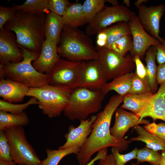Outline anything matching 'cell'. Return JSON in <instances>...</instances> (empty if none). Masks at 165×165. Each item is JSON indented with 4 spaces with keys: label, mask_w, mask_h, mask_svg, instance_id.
<instances>
[{
    "label": "cell",
    "mask_w": 165,
    "mask_h": 165,
    "mask_svg": "<svg viewBox=\"0 0 165 165\" xmlns=\"http://www.w3.org/2000/svg\"><path fill=\"white\" fill-rule=\"evenodd\" d=\"M124 95H116L110 99L103 110L97 115L92 126V131L86 142L76 154L79 165H85L91 160L96 152L107 148H118L121 152L126 150L131 142L127 137L119 139L111 134L110 126L112 116L119 105L123 102Z\"/></svg>",
    "instance_id": "cell-1"
},
{
    "label": "cell",
    "mask_w": 165,
    "mask_h": 165,
    "mask_svg": "<svg viewBox=\"0 0 165 165\" xmlns=\"http://www.w3.org/2000/svg\"><path fill=\"white\" fill-rule=\"evenodd\" d=\"M45 13H33L16 11L13 18L4 28L15 34L21 47L39 55L46 39Z\"/></svg>",
    "instance_id": "cell-2"
},
{
    "label": "cell",
    "mask_w": 165,
    "mask_h": 165,
    "mask_svg": "<svg viewBox=\"0 0 165 165\" xmlns=\"http://www.w3.org/2000/svg\"><path fill=\"white\" fill-rule=\"evenodd\" d=\"M59 43L58 53L68 61H88L98 58V53L90 36L77 28L64 25Z\"/></svg>",
    "instance_id": "cell-3"
},
{
    "label": "cell",
    "mask_w": 165,
    "mask_h": 165,
    "mask_svg": "<svg viewBox=\"0 0 165 165\" xmlns=\"http://www.w3.org/2000/svg\"><path fill=\"white\" fill-rule=\"evenodd\" d=\"M19 46L23 51V60L18 63L0 65V79L6 78L29 87H38L49 84V75L39 73L32 64V62L36 60L39 55Z\"/></svg>",
    "instance_id": "cell-4"
},
{
    "label": "cell",
    "mask_w": 165,
    "mask_h": 165,
    "mask_svg": "<svg viewBox=\"0 0 165 165\" xmlns=\"http://www.w3.org/2000/svg\"><path fill=\"white\" fill-rule=\"evenodd\" d=\"M105 95L102 90L82 87L74 89L64 112V115L71 120L86 119L90 115L99 111Z\"/></svg>",
    "instance_id": "cell-5"
},
{
    "label": "cell",
    "mask_w": 165,
    "mask_h": 165,
    "mask_svg": "<svg viewBox=\"0 0 165 165\" xmlns=\"http://www.w3.org/2000/svg\"><path fill=\"white\" fill-rule=\"evenodd\" d=\"M72 90L47 84L29 87L26 96L35 98L39 108L50 118L59 116L68 104Z\"/></svg>",
    "instance_id": "cell-6"
},
{
    "label": "cell",
    "mask_w": 165,
    "mask_h": 165,
    "mask_svg": "<svg viewBox=\"0 0 165 165\" xmlns=\"http://www.w3.org/2000/svg\"><path fill=\"white\" fill-rule=\"evenodd\" d=\"M10 148L12 161L19 165H41L35 151L28 142L22 127L6 128L3 130Z\"/></svg>",
    "instance_id": "cell-7"
},
{
    "label": "cell",
    "mask_w": 165,
    "mask_h": 165,
    "mask_svg": "<svg viewBox=\"0 0 165 165\" xmlns=\"http://www.w3.org/2000/svg\"><path fill=\"white\" fill-rule=\"evenodd\" d=\"M95 48L99 55L98 60L107 80L132 72L135 68L134 57L130 54L123 56L105 47L96 46Z\"/></svg>",
    "instance_id": "cell-8"
},
{
    "label": "cell",
    "mask_w": 165,
    "mask_h": 165,
    "mask_svg": "<svg viewBox=\"0 0 165 165\" xmlns=\"http://www.w3.org/2000/svg\"><path fill=\"white\" fill-rule=\"evenodd\" d=\"M86 61H72L60 58L48 74L49 84L72 90L79 87Z\"/></svg>",
    "instance_id": "cell-9"
},
{
    "label": "cell",
    "mask_w": 165,
    "mask_h": 165,
    "mask_svg": "<svg viewBox=\"0 0 165 165\" xmlns=\"http://www.w3.org/2000/svg\"><path fill=\"white\" fill-rule=\"evenodd\" d=\"M135 15L134 12L123 5L112 6H105L93 20L87 24L86 33L89 36L97 34L114 23H128Z\"/></svg>",
    "instance_id": "cell-10"
},
{
    "label": "cell",
    "mask_w": 165,
    "mask_h": 165,
    "mask_svg": "<svg viewBox=\"0 0 165 165\" xmlns=\"http://www.w3.org/2000/svg\"><path fill=\"white\" fill-rule=\"evenodd\" d=\"M133 41V48L130 54L137 56L142 59L148 49L160 44V42L147 33L141 25L138 16L135 15L128 22Z\"/></svg>",
    "instance_id": "cell-11"
},
{
    "label": "cell",
    "mask_w": 165,
    "mask_h": 165,
    "mask_svg": "<svg viewBox=\"0 0 165 165\" xmlns=\"http://www.w3.org/2000/svg\"><path fill=\"white\" fill-rule=\"evenodd\" d=\"M14 33L4 28L0 29V65L18 63L24 59L23 51Z\"/></svg>",
    "instance_id": "cell-12"
},
{
    "label": "cell",
    "mask_w": 165,
    "mask_h": 165,
    "mask_svg": "<svg viewBox=\"0 0 165 165\" xmlns=\"http://www.w3.org/2000/svg\"><path fill=\"white\" fill-rule=\"evenodd\" d=\"M140 23L145 30L159 41L160 22L165 11V6L162 4L149 7L142 5L138 7Z\"/></svg>",
    "instance_id": "cell-13"
},
{
    "label": "cell",
    "mask_w": 165,
    "mask_h": 165,
    "mask_svg": "<svg viewBox=\"0 0 165 165\" xmlns=\"http://www.w3.org/2000/svg\"><path fill=\"white\" fill-rule=\"evenodd\" d=\"M98 59L86 62L81 73L79 87L102 90L107 83Z\"/></svg>",
    "instance_id": "cell-14"
},
{
    "label": "cell",
    "mask_w": 165,
    "mask_h": 165,
    "mask_svg": "<svg viewBox=\"0 0 165 165\" xmlns=\"http://www.w3.org/2000/svg\"><path fill=\"white\" fill-rule=\"evenodd\" d=\"M97 118L96 115H92L86 119L80 120L79 126L75 127L71 125L68 132L64 136L66 141L58 149H65L76 145L81 147L86 142L92 131V126Z\"/></svg>",
    "instance_id": "cell-15"
},
{
    "label": "cell",
    "mask_w": 165,
    "mask_h": 165,
    "mask_svg": "<svg viewBox=\"0 0 165 165\" xmlns=\"http://www.w3.org/2000/svg\"><path fill=\"white\" fill-rule=\"evenodd\" d=\"M149 123V120L141 119L133 112H127L121 108H117L115 111L114 123L110 129V133L115 138L122 139L130 128L139 124L146 125Z\"/></svg>",
    "instance_id": "cell-16"
},
{
    "label": "cell",
    "mask_w": 165,
    "mask_h": 165,
    "mask_svg": "<svg viewBox=\"0 0 165 165\" xmlns=\"http://www.w3.org/2000/svg\"><path fill=\"white\" fill-rule=\"evenodd\" d=\"M136 115L141 119L149 117L154 121H165V83L160 85L158 91L153 94L141 110Z\"/></svg>",
    "instance_id": "cell-17"
},
{
    "label": "cell",
    "mask_w": 165,
    "mask_h": 165,
    "mask_svg": "<svg viewBox=\"0 0 165 165\" xmlns=\"http://www.w3.org/2000/svg\"><path fill=\"white\" fill-rule=\"evenodd\" d=\"M60 58L57 44L46 38L39 56L32 64L39 73L48 75Z\"/></svg>",
    "instance_id": "cell-18"
},
{
    "label": "cell",
    "mask_w": 165,
    "mask_h": 165,
    "mask_svg": "<svg viewBox=\"0 0 165 165\" xmlns=\"http://www.w3.org/2000/svg\"><path fill=\"white\" fill-rule=\"evenodd\" d=\"M29 87L26 85L5 78L0 79V96L4 100L16 103L23 101Z\"/></svg>",
    "instance_id": "cell-19"
},
{
    "label": "cell",
    "mask_w": 165,
    "mask_h": 165,
    "mask_svg": "<svg viewBox=\"0 0 165 165\" xmlns=\"http://www.w3.org/2000/svg\"><path fill=\"white\" fill-rule=\"evenodd\" d=\"M64 26L62 16L50 11L47 12L44 28L46 38L57 45L60 42V35Z\"/></svg>",
    "instance_id": "cell-20"
},
{
    "label": "cell",
    "mask_w": 165,
    "mask_h": 165,
    "mask_svg": "<svg viewBox=\"0 0 165 165\" xmlns=\"http://www.w3.org/2000/svg\"><path fill=\"white\" fill-rule=\"evenodd\" d=\"M134 73L133 72L127 73L113 79L106 84L102 90V91L105 95L112 90L115 91L120 95L128 93L131 87Z\"/></svg>",
    "instance_id": "cell-21"
},
{
    "label": "cell",
    "mask_w": 165,
    "mask_h": 165,
    "mask_svg": "<svg viewBox=\"0 0 165 165\" xmlns=\"http://www.w3.org/2000/svg\"><path fill=\"white\" fill-rule=\"evenodd\" d=\"M134 129L138 136L131 138L130 140L131 142L141 141L146 143L147 148L157 151H165V142L156 135L148 132L142 126L137 125Z\"/></svg>",
    "instance_id": "cell-22"
},
{
    "label": "cell",
    "mask_w": 165,
    "mask_h": 165,
    "mask_svg": "<svg viewBox=\"0 0 165 165\" xmlns=\"http://www.w3.org/2000/svg\"><path fill=\"white\" fill-rule=\"evenodd\" d=\"M62 17L64 25L78 28L87 24L82 4L79 2L71 4Z\"/></svg>",
    "instance_id": "cell-23"
},
{
    "label": "cell",
    "mask_w": 165,
    "mask_h": 165,
    "mask_svg": "<svg viewBox=\"0 0 165 165\" xmlns=\"http://www.w3.org/2000/svg\"><path fill=\"white\" fill-rule=\"evenodd\" d=\"M157 49L156 46L150 47L145 53V60L146 63V78L149 83L151 92L155 94L157 90L156 79L157 67L156 61Z\"/></svg>",
    "instance_id": "cell-24"
},
{
    "label": "cell",
    "mask_w": 165,
    "mask_h": 165,
    "mask_svg": "<svg viewBox=\"0 0 165 165\" xmlns=\"http://www.w3.org/2000/svg\"><path fill=\"white\" fill-rule=\"evenodd\" d=\"M153 94L151 92L139 94H127L125 95L121 108L130 110L136 115L141 110Z\"/></svg>",
    "instance_id": "cell-25"
},
{
    "label": "cell",
    "mask_w": 165,
    "mask_h": 165,
    "mask_svg": "<svg viewBox=\"0 0 165 165\" xmlns=\"http://www.w3.org/2000/svg\"><path fill=\"white\" fill-rule=\"evenodd\" d=\"M29 122L28 117L24 112L15 114L0 110V130L12 127H22Z\"/></svg>",
    "instance_id": "cell-26"
},
{
    "label": "cell",
    "mask_w": 165,
    "mask_h": 165,
    "mask_svg": "<svg viewBox=\"0 0 165 165\" xmlns=\"http://www.w3.org/2000/svg\"><path fill=\"white\" fill-rule=\"evenodd\" d=\"M81 147L78 145L57 150L46 148V158L42 161L41 165H58L60 161L66 156L72 154H76Z\"/></svg>",
    "instance_id": "cell-27"
},
{
    "label": "cell",
    "mask_w": 165,
    "mask_h": 165,
    "mask_svg": "<svg viewBox=\"0 0 165 165\" xmlns=\"http://www.w3.org/2000/svg\"><path fill=\"white\" fill-rule=\"evenodd\" d=\"M108 37L105 47L109 49L111 45L122 37L131 35L128 23L120 22L106 28Z\"/></svg>",
    "instance_id": "cell-28"
},
{
    "label": "cell",
    "mask_w": 165,
    "mask_h": 165,
    "mask_svg": "<svg viewBox=\"0 0 165 165\" xmlns=\"http://www.w3.org/2000/svg\"><path fill=\"white\" fill-rule=\"evenodd\" d=\"M49 0H27L21 5L12 7L16 11L33 13H45L49 10Z\"/></svg>",
    "instance_id": "cell-29"
},
{
    "label": "cell",
    "mask_w": 165,
    "mask_h": 165,
    "mask_svg": "<svg viewBox=\"0 0 165 165\" xmlns=\"http://www.w3.org/2000/svg\"><path fill=\"white\" fill-rule=\"evenodd\" d=\"M106 0H86L82 10L86 23L91 22L105 6Z\"/></svg>",
    "instance_id": "cell-30"
},
{
    "label": "cell",
    "mask_w": 165,
    "mask_h": 165,
    "mask_svg": "<svg viewBox=\"0 0 165 165\" xmlns=\"http://www.w3.org/2000/svg\"><path fill=\"white\" fill-rule=\"evenodd\" d=\"M161 153L158 151L144 148L138 149L137 157V164L148 162L150 165H160Z\"/></svg>",
    "instance_id": "cell-31"
},
{
    "label": "cell",
    "mask_w": 165,
    "mask_h": 165,
    "mask_svg": "<svg viewBox=\"0 0 165 165\" xmlns=\"http://www.w3.org/2000/svg\"><path fill=\"white\" fill-rule=\"evenodd\" d=\"M37 99L32 97L26 102L21 104H15L2 99L0 100V110L9 112L11 113L18 114L24 111L30 106L38 105Z\"/></svg>",
    "instance_id": "cell-32"
},
{
    "label": "cell",
    "mask_w": 165,
    "mask_h": 165,
    "mask_svg": "<svg viewBox=\"0 0 165 165\" xmlns=\"http://www.w3.org/2000/svg\"><path fill=\"white\" fill-rule=\"evenodd\" d=\"M133 44L131 35H124L114 42L111 45L110 49L116 53L125 56L127 52L132 50Z\"/></svg>",
    "instance_id": "cell-33"
},
{
    "label": "cell",
    "mask_w": 165,
    "mask_h": 165,
    "mask_svg": "<svg viewBox=\"0 0 165 165\" xmlns=\"http://www.w3.org/2000/svg\"><path fill=\"white\" fill-rule=\"evenodd\" d=\"M151 92V89L147 78H141L135 72L132 80L131 87L128 93L139 94Z\"/></svg>",
    "instance_id": "cell-34"
},
{
    "label": "cell",
    "mask_w": 165,
    "mask_h": 165,
    "mask_svg": "<svg viewBox=\"0 0 165 165\" xmlns=\"http://www.w3.org/2000/svg\"><path fill=\"white\" fill-rule=\"evenodd\" d=\"M138 149L136 147L133 151L125 154H121L119 148L112 147V154L116 165H124L130 160L136 159Z\"/></svg>",
    "instance_id": "cell-35"
},
{
    "label": "cell",
    "mask_w": 165,
    "mask_h": 165,
    "mask_svg": "<svg viewBox=\"0 0 165 165\" xmlns=\"http://www.w3.org/2000/svg\"><path fill=\"white\" fill-rule=\"evenodd\" d=\"M72 3L68 0H49V10L60 16L65 13Z\"/></svg>",
    "instance_id": "cell-36"
},
{
    "label": "cell",
    "mask_w": 165,
    "mask_h": 165,
    "mask_svg": "<svg viewBox=\"0 0 165 165\" xmlns=\"http://www.w3.org/2000/svg\"><path fill=\"white\" fill-rule=\"evenodd\" d=\"M0 159L12 161L9 145L3 130H0Z\"/></svg>",
    "instance_id": "cell-37"
},
{
    "label": "cell",
    "mask_w": 165,
    "mask_h": 165,
    "mask_svg": "<svg viewBox=\"0 0 165 165\" xmlns=\"http://www.w3.org/2000/svg\"><path fill=\"white\" fill-rule=\"evenodd\" d=\"M144 127L148 132L156 135L165 142V123L155 122L145 125Z\"/></svg>",
    "instance_id": "cell-38"
},
{
    "label": "cell",
    "mask_w": 165,
    "mask_h": 165,
    "mask_svg": "<svg viewBox=\"0 0 165 165\" xmlns=\"http://www.w3.org/2000/svg\"><path fill=\"white\" fill-rule=\"evenodd\" d=\"M16 10L12 7L0 6V29L4 28L5 24L14 16Z\"/></svg>",
    "instance_id": "cell-39"
},
{
    "label": "cell",
    "mask_w": 165,
    "mask_h": 165,
    "mask_svg": "<svg viewBox=\"0 0 165 165\" xmlns=\"http://www.w3.org/2000/svg\"><path fill=\"white\" fill-rule=\"evenodd\" d=\"M133 57L136 68L135 72L138 76L141 78L144 79L147 78L146 67L143 64L141 59L139 57L137 56H135Z\"/></svg>",
    "instance_id": "cell-40"
},
{
    "label": "cell",
    "mask_w": 165,
    "mask_h": 165,
    "mask_svg": "<svg viewBox=\"0 0 165 165\" xmlns=\"http://www.w3.org/2000/svg\"><path fill=\"white\" fill-rule=\"evenodd\" d=\"M160 41V44L156 46V60L159 64L165 63V39L161 37Z\"/></svg>",
    "instance_id": "cell-41"
},
{
    "label": "cell",
    "mask_w": 165,
    "mask_h": 165,
    "mask_svg": "<svg viewBox=\"0 0 165 165\" xmlns=\"http://www.w3.org/2000/svg\"><path fill=\"white\" fill-rule=\"evenodd\" d=\"M97 35V46L105 47L107 43L108 37L106 29L101 30Z\"/></svg>",
    "instance_id": "cell-42"
},
{
    "label": "cell",
    "mask_w": 165,
    "mask_h": 165,
    "mask_svg": "<svg viewBox=\"0 0 165 165\" xmlns=\"http://www.w3.org/2000/svg\"><path fill=\"white\" fill-rule=\"evenodd\" d=\"M156 79L158 84L165 83V63L157 66Z\"/></svg>",
    "instance_id": "cell-43"
},
{
    "label": "cell",
    "mask_w": 165,
    "mask_h": 165,
    "mask_svg": "<svg viewBox=\"0 0 165 165\" xmlns=\"http://www.w3.org/2000/svg\"><path fill=\"white\" fill-rule=\"evenodd\" d=\"M108 150L107 148L102 149L98 152L96 156L87 163L85 165H93L97 160L102 159L106 157L108 155Z\"/></svg>",
    "instance_id": "cell-44"
},
{
    "label": "cell",
    "mask_w": 165,
    "mask_h": 165,
    "mask_svg": "<svg viewBox=\"0 0 165 165\" xmlns=\"http://www.w3.org/2000/svg\"><path fill=\"white\" fill-rule=\"evenodd\" d=\"M99 161L98 165H116L112 154L108 155L105 158Z\"/></svg>",
    "instance_id": "cell-45"
},
{
    "label": "cell",
    "mask_w": 165,
    "mask_h": 165,
    "mask_svg": "<svg viewBox=\"0 0 165 165\" xmlns=\"http://www.w3.org/2000/svg\"><path fill=\"white\" fill-rule=\"evenodd\" d=\"M0 165H16L13 161L0 159Z\"/></svg>",
    "instance_id": "cell-46"
},
{
    "label": "cell",
    "mask_w": 165,
    "mask_h": 165,
    "mask_svg": "<svg viewBox=\"0 0 165 165\" xmlns=\"http://www.w3.org/2000/svg\"><path fill=\"white\" fill-rule=\"evenodd\" d=\"M160 165H165V151H162Z\"/></svg>",
    "instance_id": "cell-47"
},
{
    "label": "cell",
    "mask_w": 165,
    "mask_h": 165,
    "mask_svg": "<svg viewBox=\"0 0 165 165\" xmlns=\"http://www.w3.org/2000/svg\"><path fill=\"white\" fill-rule=\"evenodd\" d=\"M148 1L147 0H138L134 2V5L138 8V7L141 5L142 3H145Z\"/></svg>",
    "instance_id": "cell-48"
},
{
    "label": "cell",
    "mask_w": 165,
    "mask_h": 165,
    "mask_svg": "<svg viewBox=\"0 0 165 165\" xmlns=\"http://www.w3.org/2000/svg\"><path fill=\"white\" fill-rule=\"evenodd\" d=\"M106 2H108L111 4L113 6H116L119 5L118 1L117 0H106Z\"/></svg>",
    "instance_id": "cell-49"
},
{
    "label": "cell",
    "mask_w": 165,
    "mask_h": 165,
    "mask_svg": "<svg viewBox=\"0 0 165 165\" xmlns=\"http://www.w3.org/2000/svg\"><path fill=\"white\" fill-rule=\"evenodd\" d=\"M123 4L126 6V7L128 8L130 6V0H124Z\"/></svg>",
    "instance_id": "cell-50"
},
{
    "label": "cell",
    "mask_w": 165,
    "mask_h": 165,
    "mask_svg": "<svg viewBox=\"0 0 165 165\" xmlns=\"http://www.w3.org/2000/svg\"><path fill=\"white\" fill-rule=\"evenodd\" d=\"M131 164L132 165H138L137 164H135L134 163H132Z\"/></svg>",
    "instance_id": "cell-51"
}]
</instances>
